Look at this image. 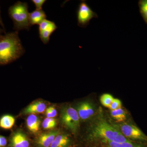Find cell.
<instances>
[{
	"mask_svg": "<svg viewBox=\"0 0 147 147\" xmlns=\"http://www.w3.org/2000/svg\"><path fill=\"white\" fill-rule=\"evenodd\" d=\"M25 52L18 31L5 34L0 37V65H6L16 61Z\"/></svg>",
	"mask_w": 147,
	"mask_h": 147,
	"instance_id": "1",
	"label": "cell"
},
{
	"mask_svg": "<svg viewBox=\"0 0 147 147\" xmlns=\"http://www.w3.org/2000/svg\"><path fill=\"white\" fill-rule=\"evenodd\" d=\"M121 132L116 125L110 123L102 116H98L90 126L89 136L91 139L115 142Z\"/></svg>",
	"mask_w": 147,
	"mask_h": 147,
	"instance_id": "2",
	"label": "cell"
},
{
	"mask_svg": "<svg viewBox=\"0 0 147 147\" xmlns=\"http://www.w3.org/2000/svg\"><path fill=\"white\" fill-rule=\"evenodd\" d=\"M29 13L27 3L18 1L11 6L8 14L13 24V29L16 31L26 30L31 27L29 21Z\"/></svg>",
	"mask_w": 147,
	"mask_h": 147,
	"instance_id": "3",
	"label": "cell"
},
{
	"mask_svg": "<svg viewBox=\"0 0 147 147\" xmlns=\"http://www.w3.org/2000/svg\"><path fill=\"white\" fill-rule=\"evenodd\" d=\"M61 121L64 125L73 133L78 131L80 119L76 109L67 106L63 108L61 113Z\"/></svg>",
	"mask_w": 147,
	"mask_h": 147,
	"instance_id": "4",
	"label": "cell"
},
{
	"mask_svg": "<svg viewBox=\"0 0 147 147\" xmlns=\"http://www.w3.org/2000/svg\"><path fill=\"white\" fill-rule=\"evenodd\" d=\"M116 125L121 133L129 140L147 142V135L138 127L133 124L125 122Z\"/></svg>",
	"mask_w": 147,
	"mask_h": 147,
	"instance_id": "5",
	"label": "cell"
},
{
	"mask_svg": "<svg viewBox=\"0 0 147 147\" xmlns=\"http://www.w3.org/2000/svg\"><path fill=\"white\" fill-rule=\"evenodd\" d=\"M77 22L79 26L86 28L90 21L94 18L98 17L97 14L93 11L85 1L80 2L77 11Z\"/></svg>",
	"mask_w": 147,
	"mask_h": 147,
	"instance_id": "6",
	"label": "cell"
},
{
	"mask_svg": "<svg viewBox=\"0 0 147 147\" xmlns=\"http://www.w3.org/2000/svg\"><path fill=\"white\" fill-rule=\"evenodd\" d=\"M76 110L80 119L84 121L91 118L95 113L94 105L91 102L88 101H84L79 103Z\"/></svg>",
	"mask_w": 147,
	"mask_h": 147,
	"instance_id": "7",
	"label": "cell"
},
{
	"mask_svg": "<svg viewBox=\"0 0 147 147\" xmlns=\"http://www.w3.org/2000/svg\"><path fill=\"white\" fill-rule=\"evenodd\" d=\"M59 134V130H53L41 134L37 139V144L41 147H50L55 138Z\"/></svg>",
	"mask_w": 147,
	"mask_h": 147,
	"instance_id": "8",
	"label": "cell"
},
{
	"mask_svg": "<svg viewBox=\"0 0 147 147\" xmlns=\"http://www.w3.org/2000/svg\"><path fill=\"white\" fill-rule=\"evenodd\" d=\"M46 13L42 9L35 10L29 13V21L31 26L39 25L42 21L46 19Z\"/></svg>",
	"mask_w": 147,
	"mask_h": 147,
	"instance_id": "9",
	"label": "cell"
},
{
	"mask_svg": "<svg viewBox=\"0 0 147 147\" xmlns=\"http://www.w3.org/2000/svg\"><path fill=\"white\" fill-rule=\"evenodd\" d=\"M46 105L42 101H37L28 105L24 110L26 114L35 115L43 113L46 109Z\"/></svg>",
	"mask_w": 147,
	"mask_h": 147,
	"instance_id": "10",
	"label": "cell"
},
{
	"mask_svg": "<svg viewBox=\"0 0 147 147\" xmlns=\"http://www.w3.org/2000/svg\"><path fill=\"white\" fill-rule=\"evenodd\" d=\"M40 123V119L35 115H30L27 119V127L32 132H36L39 130Z\"/></svg>",
	"mask_w": 147,
	"mask_h": 147,
	"instance_id": "11",
	"label": "cell"
},
{
	"mask_svg": "<svg viewBox=\"0 0 147 147\" xmlns=\"http://www.w3.org/2000/svg\"><path fill=\"white\" fill-rule=\"evenodd\" d=\"M70 143V139L67 135L59 134L55 138L50 147H67Z\"/></svg>",
	"mask_w": 147,
	"mask_h": 147,
	"instance_id": "12",
	"label": "cell"
},
{
	"mask_svg": "<svg viewBox=\"0 0 147 147\" xmlns=\"http://www.w3.org/2000/svg\"><path fill=\"white\" fill-rule=\"evenodd\" d=\"M15 122V119L10 115H5L0 119V127L5 129L12 128Z\"/></svg>",
	"mask_w": 147,
	"mask_h": 147,
	"instance_id": "13",
	"label": "cell"
},
{
	"mask_svg": "<svg viewBox=\"0 0 147 147\" xmlns=\"http://www.w3.org/2000/svg\"><path fill=\"white\" fill-rule=\"evenodd\" d=\"M110 115L112 118L119 122H123L126 120L127 117L126 111L121 108L111 110Z\"/></svg>",
	"mask_w": 147,
	"mask_h": 147,
	"instance_id": "14",
	"label": "cell"
},
{
	"mask_svg": "<svg viewBox=\"0 0 147 147\" xmlns=\"http://www.w3.org/2000/svg\"><path fill=\"white\" fill-rule=\"evenodd\" d=\"M57 28L55 22L45 19L38 25L39 32L45 30H49L53 33Z\"/></svg>",
	"mask_w": 147,
	"mask_h": 147,
	"instance_id": "15",
	"label": "cell"
},
{
	"mask_svg": "<svg viewBox=\"0 0 147 147\" xmlns=\"http://www.w3.org/2000/svg\"><path fill=\"white\" fill-rule=\"evenodd\" d=\"M140 12L141 15L147 24V0H141L139 2Z\"/></svg>",
	"mask_w": 147,
	"mask_h": 147,
	"instance_id": "16",
	"label": "cell"
},
{
	"mask_svg": "<svg viewBox=\"0 0 147 147\" xmlns=\"http://www.w3.org/2000/svg\"><path fill=\"white\" fill-rule=\"evenodd\" d=\"M114 98L112 95L109 94H103L100 97V100L101 104L105 107L109 108L113 102Z\"/></svg>",
	"mask_w": 147,
	"mask_h": 147,
	"instance_id": "17",
	"label": "cell"
},
{
	"mask_svg": "<svg viewBox=\"0 0 147 147\" xmlns=\"http://www.w3.org/2000/svg\"><path fill=\"white\" fill-rule=\"evenodd\" d=\"M57 125V121L54 118H46L42 122V127L45 129H52Z\"/></svg>",
	"mask_w": 147,
	"mask_h": 147,
	"instance_id": "18",
	"label": "cell"
},
{
	"mask_svg": "<svg viewBox=\"0 0 147 147\" xmlns=\"http://www.w3.org/2000/svg\"><path fill=\"white\" fill-rule=\"evenodd\" d=\"M16 133L21 146L22 147H29L30 143H29L28 140L27 139L26 135L24 133H22L20 131H16Z\"/></svg>",
	"mask_w": 147,
	"mask_h": 147,
	"instance_id": "19",
	"label": "cell"
},
{
	"mask_svg": "<svg viewBox=\"0 0 147 147\" xmlns=\"http://www.w3.org/2000/svg\"><path fill=\"white\" fill-rule=\"evenodd\" d=\"M53 33L49 30H45L39 32V37L44 44H47L49 42L50 37Z\"/></svg>",
	"mask_w": 147,
	"mask_h": 147,
	"instance_id": "20",
	"label": "cell"
},
{
	"mask_svg": "<svg viewBox=\"0 0 147 147\" xmlns=\"http://www.w3.org/2000/svg\"><path fill=\"white\" fill-rule=\"evenodd\" d=\"M10 146L11 147H22L16 132L11 135L10 139Z\"/></svg>",
	"mask_w": 147,
	"mask_h": 147,
	"instance_id": "21",
	"label": "cell"
},
{
	"mask_svg": "<svg viewBox=\"0 0 147 147\" xmlns=\"http://www.w3.org/2000/svg\"><path fill=\"white\" fill-rule=\"evenodd\" d=\"M121 108V102L119 99L114 98L109 108L111 110H116Z\"/></svg>",
	"mask_w": 147,
	"mask_h": 147,
	"instance_id": "22",
	"label": "cell"
},
{
	"mask_svg": "<svg viewBox=\"0 0 147 147\" xmlns=\"http://www.w3.org/2000/svg\"><path fill=\"white\" fill-rule=\"evenodd\" d=\"M32 1L35 6L36 10H41L42 9V6L46 1L45 0H32Z\"/></svg>",
	"mask_w": 147,
	"mask_h": 147,
	"instance_id": "23",
	"label": "cell"
},
{
	"mask_svg": "<svg viewBox=\"0 0 147 147\" xmlns=\"http://www.w3.org/2000/svg\"><path fill=\"white\" fill-rule=\"evenodd\" d=\"M121 144L123 147H145L141 144L134 143L132 141L125 142V143Z\"/></svg>",
	"mask_w": 147,
	"mask_h": 147,
	"instance_id": "24",
	"label": "cell"
},
{
	"mask_svg": "<svg viewBox=\"0 0 147 147\" xmlns=\"http://www.w3.org/2000/svg\"><path fill=\"white\" fill-rule=\"evenodd\" d=\"M7 144V140L5 137L0 136V147H5Z\"/></svg>",
	"mask_w": 147,
	"mask_h": 147,
	"instance_id": "25",
	"label": "cell"
},
{
	"mask_svg": "<svg viewBox=\"0 0 147 147\" xmlns=\"http://www.w3.org/2000/svg\"><path fill=\"white\" fill-rule=\"evenodd\" d=\"M47 109L50 111L53 118L57 115V110L55 108L52 107V106H50V107L47 108Z\"/></svg>",
	"mask_w": 147,
	"mask_h": 147,
	"instance_id": "26",
	"label": "cell"
},
{
	"mask_svg": "<svg viewBox=\"0 0 147 147\" xmlns=\"http://www.w3.org/2000/svg\"><path fill=\"white\" fill-rule=\"evenodd\" d=\"M5 34V30L3 28V27L0 25V37L3 35V34Z\"/></svg>",
	"mask_w": 147,
	"mask_h": 147,
	"instance_id": "27",
	"label": "cell"
},
{
	"mask_svg": "<svg viewBox=\"0 0 147 147\" xmlns=\"http://www.w3.org/2000/svg\"><path fill=\"white\" fill-rule=\"evenodd\" d=\"M0 25L3 27V28L5 29L4 25L3 23L2 19L1 16V7H0Z\"/></svg>",
	"mask_w": 147,
	"mask_h": 147,
	"instance_id": "28",
	"label": "cell"
}]
</instances>
